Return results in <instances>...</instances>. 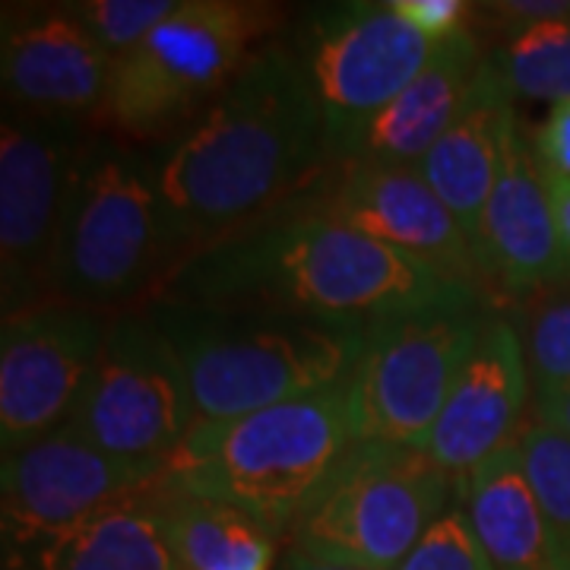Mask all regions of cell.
<instances>
[{"label": "cell", "mask_w": 570, "mask_h": 570, "mask_svg": "<svg viewBox=\"0 0 570 570\" xmlns=\"http://www.w3.org/2000/svg\"><path fill=\"white\" fill-rule=\"evenodd\" d=\"M330 168L326 115L302 58L266 41L181 137L156 149L178 269L311 194Z\"/></svg>", "instance_id": "1"}, {"label": "cell", "mask_w": 570, "mask_h": 570, "mask_svg": "<svg viewBox=\"0 0 570 570\" xmlns=\"http://www.w3.org/2000/svg\"><path fill=\"white\" fill-rule=\"evenodd\" d=\"M463 292L469 288L326 216L305 194L194 254L159 302L269 311L371 333Z\"/></svg>", "instance_id": "2"}, {"label": "cell", "mask_w": 570, "mask_h": 570, "mask_svg": "<svg viewBox=\"0 0 570 570\" xmlns=\"http://www.w3.org/2000/svg\"><path fill=\"white\" fill-rule=\"evenodd\" d=\"M178 269L156 149L89 130L63 216L51 302L127 314L156 305Z\"/></svg>", "instance_id": "3"}, {"label": "cell", "mask_w": 570, "mask_h": 570, "mask_svg": "<svg viewBox=\"0 0 570 570\" xmlns=\"http://www.w3.org/2000/svg\"><path fill=\"white\" fill-rule=\"evenodd\" d=\"M181 362L200 422H228L352 381L367 333L269 311L146 307Z\"/></svg>", "instance_id": "4"}, {"label": "cell", "mask_w": 570, "mask_h": 570, "mask_svg": "<svg viewBox=\"0 0 570 570\" xmlns=\"http://www.w3.org/2000/svg\"><path fill=\"white\" fill-rule=\"evenodd\" d=\"M355 444L343 384L242 419L197 422L168 460L165 479L175 489L245 510L285 542Z\"/></svg>", "instance_id": "5"}, {"label": "cell", "mask_w": 570, "mask_h": 570, "mask_svg": "<svg viewBox=\"0 0 570 570\" xmlns=\"http://www.w3.org/2000/svg\"><path fill=\"white\" fill-rule=\"evenodd\" d=\"M283 20V7L264 0H181L156 32L115 58L92 127L142 149L181 137Z\"/></svg>", "instance_id": "6"}, {"label": "cell", "mask_w": 570, "mask_h": 570, "mask_svg": "<svg viewBox=\"0 0 570 570\" xmlns=\"http://www.w3.org/2000/svg\"><path fill=\"white\" fill-rule=\"evenodd\" d=\"M456 498L460 482L425 450L355 444L285 542L336 564L396 570Z\"/></svg>", "instance_id": "7"}, {"label": "cell", "mask_w": 570, "mask_h": 570, "mask_svg": "<svg viewBox=\"0 0 570 570\" xmlns=\"http://www.w3.org/2000/svg\"><path fill=\"white\" fill-rule=\"evenodd\" d=\"M491 307L489 298L463 292L367 333L348 381L358 444L425 450Z\"/></svg>", "instance_id": "8"}, {"label": "cell", "mask_w": 570, "mask_h": 570, "mask_svg": "<svg viewBox=\"0 0 570 570\" xmlns=\"http://www.w3.org/2000/svg\"><path fill=\"white\" fill-rule=\"evenodd\" d=\"M197 422L187 374L153 314H115L67 425L118 460L168 469Z\"/></svg>", "instance_id": "9"}, {"label": "cell", "mask_w": 570, "mask_h": 570, "mask_svg": "<svg viewBox=\"0 0 570 570\" xmlns=\"http://www.w3.org/2000/svg\"><path fill=\"white\" fill-rule=\"evenodd\" d=\"M89 124L3 108L0 124V311L51 302L63 216Z\"/></svg>", "instance_id": "10"}, {"label": "cell", "mask_w": 570, "mask_h": 570, "mask_svg": "<svg viewBox=\"0 0 570 570\" xmlns=\"http://www.w3.org/2000/svg\"><path fill=\"white\" fill-rule=\"evenodd\" d=\"M393 3L317 7L302 29L298 58L324 108L330 140L377 115L434 55Z\"/></svg>", "instance_id": "11"}, {"label": "cell", "mask_w": 570, "mask_h": 570, "mask_svg": "<svg viewBox=\"0 0 570 570\" xmlns=\"http://www.w3.org/2000/svg\"><path fill=\"white\" fill-rule=\"evenodd\" d=\"M165 472L168 469L140 466L105 453L73 425H61L26 448L3 453V558L70 530L130 494L156 489Z\"/></svg>", "instance_id": "12"}, {"label": "cell", "mask_w": 570, "mask_h": 570, "mask_svg": "<svg viewBox=\"0 0 570 570\" xmlns=\"http://www.w3.org/2000/svg\"><path fill=\"white\" fill-rule=\"evenodd\" d=\"M111 317L45 302L3 321L0 333V444L26 448L70 422L99 358Z\"/></svg>", "instance_id": "13"}, {"label": "cell", "mask_w": 570, "mask_h": 570, "mask_svg": "<svg viewBox=\"0 0 570 570\" xmlns=\"http://www.w3.org/2000/svg\"><path fill=\"white\" fill-rule=\"evenodd\" d=\"M311 197L326 216L491 302L475 247L469 245L463 228L428 187L419 168H330V175L311 190Z\"/></svg>", "instance_id": "14"}, {"label": "cell", "mask_w": 570, "mask_h": 570, "mask_svg": "<svg viewBox=\"0 0 570 570\" xmlns=\"http://www.w3.org/2000/svg\"><path fill=\"white\" fill-rule=\"evenodd\" d=\"M115 58L70 7H13L3 17L0 77L7 108L96 124Z\"/></svg>", "instance_id": "15"}, {"label": "cell", "mask_w": 570, "mask_h": 570, "mask_svg": "<svg viewBox=\"0 0 570 570\" xmlns=\"http://www.w3.org/2000/svg\"><path fill=\"white\" fill-rule=\"evenodd\" d=\"M530 396L523 336L510 317L491 307L444 412L431 428L425 453L463 489L472 469L520 438Z\"/></svg>", "instance_id": "16"}, {"label": "cell", "mask_w": 570, "mask_h": 570, "mask_svg": "<svg viewBox=\"0 0 570 570\" xmlns=\"http://www.w3.org/2000/svg\"><path fill=\"white\" fill-rule=\"evenodd\" d=\"M479 264L491 298H535L570 279L549 187L520 115L508 127L501 168L482 216Z\"/></svg>", "instance_id": "17"}, {"label": "cell", "mask_w": 570, "mask_h": 570, "mask_svg": "<svg viewBox=\"0 0 570 570\" xmlns=\"http://www.w3.org/2000/svg\"><path fill=\"white\" fill-rule=\"evenodd\" d=\"M485 67V45L475 29L438 41L425 70L367 121L330 140L333 168L381 165L419 168L431 146L466 108Z\"/></svg>", "instance_id": "18"}, {"label": "cell", "mask_w": 570, "mask_h": 570, "mask_svg": "<svg viewBox=\"0 0 570 570\" xmlns=\"http://www.w3.org/2000/svg\"><path fill=\"white\" fill-rule=\"evenodd\" d=\"M517 118L510 92L494 80L489 61L482 67L479 86L460 118L450 124L448 134L431 146L425 159L419 163V175L428 187L441 197L450 216L463 228L469 245L479 257V232L482 216L494 190V178L501 168L504 137Z\"/></svg>", "instance_id": "19"}, {"label": "cell", "mask_w": 570, "mask_h": 570, "mask_svg": "<svg viewBox=\"0 0 570 570\" xmlns=\"http://www.w3.org/2000/svg\"><path fill=\"white\" fill-rule=\"evenodd\" d=\"M159 485L3 558L7 570H181L165 535Z\"/></svg>", "instance_id": "20"}, {"label": "cell", "mask_w": 570, "mask_h": 570, "mask_svg": "<svg viewBox=\"0 0 570 570\" xmlns=\"http://www.w3.org/2000/svg\"><path fill=\"white\" fill-rule=\"evenodd\" d=\"M460 504L494 570H554L549 523L517 441L469 472Z\"/></svg>", "instance_id": "21"}, {"label": "cell", "mask_w": 570, "mask_h": 570, "mask_svg": "<svg viewBox=\"0 0 570 570\" xmlns=\"http://www.w3.org/2000/svg\"><path fill=\"white\" fill-rule=\"evenodd\" d=\"M159 510L168 546L181 570H276L283 539L245 510L200 494L159 485Z\"/></svg>", "instance_id": "22"}, {"label": "cell", "mask_w": 570, "mask_h": 570, "mask_svg": "<svg viewBox=\"0 0 570 570\" xmlns=\"http://www.w3.org/2000/svg\"><path fill=\"white\" fill-rule=\"evenodd\" d=\"M485 61L494 80L510 99L532 102H568L570 99V13L532 22L513 32H501L485 48Z\"/></svg>", "instance_id": "23"}, {"label": "cell", "mask_w": 570, "mask_h": 570, "mask_svg": "<svg viewBox=\"0 0 570 570\" xmlns=\"http://www.w3.org/2000/svg\"><path fill=\"white\" fill-rule=\"evenodd\" d=\"M517 448L549 523L554 570H570V434L542 422H527Z\"/></svg>", "instance_id": "24"}, {"label": "cell", "mask_w": 570, "mask_h": 570, "mask_svg": "<svg viewBox=\"0 0 570 570\" xmlns=\"http://www.w3.org/2000/svg\"><path fill=\"white\" fill-rule=\"evenodd\" d=\"M178 3L181 0H82L67 7L111 58H121L156 32L178 10Z\"/></svg>", "instance_id": "25"}, {"label": "cell", "mask_w": 570, "mask_h": 570, "mask_svg": "<svg viewBox=\"0 0 570 570\" xmlns=\"http://www.w3.org/2000/svg\"><path fill=\"white\" fill-rule=\"evenodd\" d=\"M527 365H530L532 400L570 387V295L549 298L527 321Z\"/></svg>", "instance_id": "26"}, {"label": "cell", "mask_w": 570, "mask_h": 570, "mask_svg": "<svg viewBox=\"0 0 570 570\" xmlns=\"http://www.w3.org/2000/svg\"><path fill=\"white\" fill-rule=\"evenodd\" d=\"M396 570H494V564L456 498Z\"/></svg>", "instance_id": "27"}, {"label": "cell", "mask_w": 570, "mask_h": 570, "mask_svg": "<svg viewBox=\"0 0 570 570\" xmlns=\"http://www.w3.org/2000/svg\"><path fill=\"white\" fill-rule=\"evenodd\" d=\"M393 10L434 45L463 32L472 20V7L463 0H393Z\"/></svg>", "instance_id": "28"}, {"label": "cell", "mask_w": 570, "mask_h": 570, "mask_svg": "<svg viewBox=\"0 0 570 570\" xmlns=\"http://www.w3.org/2000/svg\"><path fill=\"white\" fill-rule=\"evenodd\" d=\"M532 153L546 171L570 178V99L551 105L549 118L532 130Z\"/></svg>", "instance_id": "29"}, {"label": "cell", "mask_w": 570, "mask_h": 570, "mask_svg": "<svg viewBox=\"0 0 570 570\" xmlns=\"http://www.w3.org/2000/svg\"><path fill=\"white\" fill-rule=\"evenodd\" d=\"M539 168H542V165H539ZM542 178H546V187H549L551 209H554V225H558L561 245H564V254H568L570 261V178L554 175V171H546V168H542Z\"/></svg>", "instance_id": "30"}, {"label": "cell", "mask_w": 570, "mask_h": 570, "mask_svg": "<svg viewBox=\"0 0 570 570\" xmlns=\"http://www.w3.org/2000/svg\"><path fill=\"white\" fill-rule=\"evenodd\" d=\"M532 419L570 434V387H561L549 393V396L532 400Z\"/></svg>", "instance_id": "31"}, {"label": "cell", "mask_w": 570, "mask_h": 570, "mask_svg": "<svg viewBox=\"0 0 570 570\" xmlns=\"http://www.w3.org/2000/svg\"><path fill=\"white\" fill-rule=\"evenodd\" d=\"M276 570H365V568H352V564L324 561V558H314V554H307V551L295 549V546H288V542H285Z\"/></svg>", "instance_id": "32"}]
</instances>
